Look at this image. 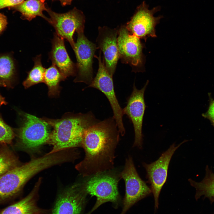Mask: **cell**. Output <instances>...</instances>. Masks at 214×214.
Listing matches in <instances>:
<instances>
[{"mask_svg":"<svg viewBox=\"0 0 214 214\" xmlns=\"http://www.w3.org/2000/svg\"><path fill=\"white\" fill-rule=\"evenodd\" d=\"M24 0H0V9L6 7L15 6Z\"/></svg>","mask_w":214,"mask_h":214,"instance_id":"obj_26","label":"cell"},{"mask_svg":"<svg viewBox=\"0 0 214 214\" xmlns=\"http://www.w3.org/2000/svg\"><path fill=\"white\" fill-rule=\"evenodd\" d=\"M15 66L12 59L9 56H0V86H6L11 84L14 75Z\"/></svg>","mask_w":214,"mask_h":214,"instance_id":"obj_22","label":"cell"},{"mask_svg":"<svg viewBox=\"0 0 214 214\" xmlns=\"http://www.w3.org/2000/svg\"><path fill=\"white\" fill-rule=\"evenodd\" d=\"M119 29H112L106 27L98 28L96 42L98 48L104 55L105 65L110 74L113 76L119 58L117 45Z\"/></svg>","mask_w":214,"mask_h":214,"instance_id":"obj_15","label":"cell"},{"mask_svg":"<svg viewBox=\"0 0 214 214\" xmlns=\"http://www.w3.org/2000/svg\"><path fill=\"white\" fill-rule=\"evenodd\" d=\"M17 132V146L29 153L36 152L48 144L51 132L50 125L44 119L26 113Z\"/></svg>","mask_w":214,"mask_h":214,"instance_id":"obj_4","label":"cell"},{"mask_svg":"<svg viewBox=\"0 0 214 214\" xmlns=\"http://www.w3.org/2000/svg\"><path fill=\"white\" fill-rule=\"evenodd\" d=\"M187 141L185 140L177 145L173 143L156 161L149 164L144 162L143 163L146 171V177L151 185L150 188L154 196L155 207H158L159 195L167 180L169 166L172 157L176 150Z\"/></svg>","mask_w":214,"mask_h":214,"instance_id":"obj_10","label":"cell"},{"mask_svg":"<svg viewBox=\"0 0 214 214\" xmlns=\"http://www.w3.org/2000/svg\"><path fill=\"white\" fill-rule=\"evenodd\" d=\"M49 167L48 160L43 156L33 158L0 176V204L16 196L30 179Z\"/></svg>","mask_w":214,"mask_h":214,"instance_id":"obj_3","label":"cell"},{"mask_svg":"<svg viewBox=\"0 0 214 214\" xmlns=\"http://www.w3.org/2000/svg\"><path fill=\"white\" fill-rule=\"evenodd\" d=\"M0 176L21 164L18 158L7 146L0 144Z\"/></svg>","mask_w":214,"mask_h":214,"instance_id":"obj_20","label":"cell"},{"mask_svg":"<svg viewBox=\"0 0 214 214\" xmlns=\"http://www.w3.org/2000/svg\"><path fill=\"white\" fill-rule=\"evenodd\" d=\"M149 81H147L143 87L138 89L134 83L133 90L128 98L127 104L123 109L124 115H126L132 122L135 133V139L133 147H142L143 135L142 127L143 117L147 106L144 99V94Z\"/></svg>","mask_w":214,"mask_h":214,"instance_id":"obj_12","label":"cell"},{"mask_svg":"<svg viewBox=\"0 0 214 214\" xmlns=\"http://www.w3.org/2000/svg\"><path fill=\"white\" fill-rule=\"evenodd\" d=\"M207 174L204 179L200 182L203 184L207 185H214V174L209 171Z\"/></svg>","mask_w":214,"mask_h":214,"instance_id":"obj_27","label":"cell"},{"mask_svg":"<svg viewBox=\"0 0 214 214\" xmlns=\"http://www.w3.org/2000/svg\"><path fill=\"white\" fill-rule=\"evenodd\" d=\"M87 194L82 183L65 188L57 197L52 214H81Z\"/></svg>","mask_w":214,"mask_h":214,"instance_id":"obj_14","label":"cell"},{"mask_svg":"<svg viewBox=\"0 0 214 214\" xmlns=\"http://www.w3.org/2000/svg\"><path fill=\"white\" fill-rule=\"evenodd\" d=\"M33 60L34 62V66L28 72L27 76L23 83V85L25 88L44 82L46 69L42 63L41 55H37L33 58Z\"/></svg>","mask_w":214,"mask_h":214,"instance_id":"obj_21","label":"cell"},{"mask_svg":"<svg viewBox=\"0 0 214 214\" xmlns=\"http://www.w3.org/2000/svg\"><path fill=\"white\" fill-rule=\"evenodd\" d=\"M111 170L99 173L87 177L82 183L87 194L95 196L96 202L88 214L106 202L117 204L119 199L118 183L121 179L119 174H117Z\"/></svg>","mask_w":214,"mask_h":214,"instance_id":"obj_5","label":"cell"},{"mask_svg":"<svg viewBox=\"0 0 214 214\" xmlns=\"http://www.w3.org/2000/svg\"><path fill=\"white\" fill-rule=\"evenodd\" d=\"M46 11L50 17L49 23L54 28L56 34L66 39L74 50L75 32H84L85 19L81 12L75 8L64 13H58L47 8Z\"/></svg>","mask_w":214,"mask_h":214,"instance_id":"obj_9","label":"cell"},{"mask_svg":"<svg viewBox=\"0 0 214 214\" xmlns=\"http://www.w3.org/2000/svg\"><path fill=\"white\" fill-rule=\"evenodd\" d=\"M120 134L113 117L99 121L85 130L81 147L85 156L75 166L82 176L87 177L112 170Z\"/></svg>","mask_w":214,"mask_h":214,"instance_id":"obj_1","label":"cell"},{"mask_svg":"<svg viewBox=\"0 0 214 214\" xmlns=\"http://www.w3.org/2000/svg\"></svg>","mask_w":214,"mask_h":214,"instance_id":"obj_31","label":"cell"},{"mask_svg":"<svg viewBox=\"0 0 214 214\" xmlns=\"http://www.w3.org/2000/svg\"><path fill=\"white\" fill-rule=\"evenodd\" d=\"M210 96L209 105L207 111L202 114V116L209 119L214 127V99Z\"/></svg>","mask_w":214,"mask_h":214,"instance_id":"obj_25","label":"cell"},{"mask_svg":"<svg viewBox=\"0 0 214 214\" xmlns=\"http://www.w3.org/2000/svg\"><path fill=\"white\" fill-rule=\"evenodd\" d=\"M66 78L56 66L52 65L46 69L44 77V83L47 86L50 96L58 95L59 92V83Z\"/></svg>","mask_w":214,"mask_h":214,"instance_id":"obj_19","label":"cell"},{"mask_svg":"<svg viewBox=\"0 0 214 214\" xmlns=\"http://www.w3.org/2000/svg\"><path fill=\"white\" fill-rule=\"evenodd\" d=\"M101 51L98 56L94 57L98 60L99 67L95 78L86 87L96 89L103 93L108 99L112 110L113 116L120 134L124 136L125 130L123 122L124 115L122 109L116 95L113 80V76L107 70L103 60L101 59Z\"/></svg>","mask_w":214,"mask_h":214,"instance_id":"obj_6","label":"cell"},{"mask_svg":"<svg viewBox=\"0 0 214 214\" xmlns=\"http://www.w3.org/2000/svg\"><path fill=\"white\" fill-rule=\"evenodd\" d=\"M188 181L191 185L197 190L201 191L207 196L214 197V185L204 184L200 182H197L190 179Z\"/></svg>","mask_w":214,"mask_h":214,"instance_id":"obj_24","label":"cell"},{"mask_svg":"<svg viewBox=\"0 0 214 214\" xmlns=\"http://www.w3.org/2000/svg\"><path fill=\"white\" fill-rule=\"evenodd\" d=\"M140 39L131 34L126 26H122L119 29L117 45L119 58L122 63L130 65L135 72L144 70V45Z\"/></svg>","mask_w":214,"mask_h":214,"instance_id":"obj_7","label":"cell"},{"mask_svg":"<svg viewBox=\"0 0 214 214\" xmlns=\"http://www.w3.org/2000/svg\"><path fill=\"white\" fill-rule=\"evenodd\" d=\"M7 24V17L4 14L0 13V34L5 29Z\"/></svg>","mask_w":214,"mask_h":214,"instance_id":"obj_28","label":"cell"},{"mask_svg":"<svg viewBox=\"0 0 214 214\" xmlns=\"http://www.w3.org/2000/svg\"><path fill=\"white\" fill-rule=\"evenodd\" d=\"M52 48L49 56L55 65L66 79L76 74V65L71 59L66 49L64 39L55 32L52 41Z\"/></svg>","mask_w":214,"mask_h":214,"instance_id":"obj_16","label":"cell"},{"mask_svg":"<svg viewBox=\"0 0 214 214\" xmlns=\"http://www.w3.org/2000/svg\"><path fill=\"white\" fill-rule=\"evenodd\" d=\"M15 7V9L21 14V18L29 21L39 16L47 21L49 23L50 19L43 13L47 10L44 2L40 0H27Z\"/></svg>","mask_w":214,"mask_h":214,"instance_id":"obj_18","label":"cell"},{"mask_svg":"<svg viewBox=\"0 0 214 214\" xmlns=\"http://www.w3.org/2000/svg\"><path fill=\"white\" fill-rule=\"evenodd\" d=\"M78 37L74 51L76 58L75 82H83L89 85L93 78V59L96 45L84 35V32L77 33Z\"/></svg>","mask_w":214,"mask_h":214,"instance_id":"obj_11","label":"cell"},{"mask_svg":"<svg viewBox=\"0 0 214 214\" xmlns=\"http://www.w3.org/2000/svg\"><path fill=\"white\" fill-rule=\"evenodd\" d=\"M159 10L158 7L149 10L145 2H143L127 24L126 28L131 34L140 39L146 40L149 37H156L155 27L162 17H155L154 14Z\"/></svg>","mask_w":214,"mask_h":214,"instance_id":"obj_13","label":"cell"},{"mask_svg":"<svg viewBox=\"0 0 214 214\" xmlns=\"http://www.w3.org/2000/svg\"><path fill=\"white\" fill-rule=\"evenodd\" d=\"M42 182L40 177L31 192L19 201L6 207L0 214H47L48 210L39 207L37 204L38 192Z\"/></svg>","mask_w":214,"mask_h":214,"instance_id":"obj_17","label":"cell"},{"mask_svg":"<svg viewBox=\"0 0 214 214\" xmlns=\"http://www.w3.org/2000/svg\"><path fill=\"white\" fill-rule=\"evenodd\" d=\"M41 1L44 2L46 0H40ZM60 1L61 5L63 6L70 5L73 0H57Z\"/></svg>","mask_w":214,"mask_h":214,"instance_id":"obj_29","label":"cell"},{"mask_svg":"<svg viewBox=\"0 0 214 214\" xmlns=\"http://www.w3.org/2000/svg\"><path fill=\"white\" fill-rule=\"evenodd\" d=\"M15 136L12 128L0 119V144H11Z\"/></svg>","mask_w":214,"mask_h":214,"instance_id":"obj_23","label":"cell"},{"mask_svg":"<svg viewBox=\"0 0 214 214\" xmlns=\"http://www.w3.org/2000/svg\"><path fill=\"white\" fill-rule=\"evenodd\" d=\"M119 175L125 184V194L123 208L120 214H125L130 207L149 195L152 191L139 175L131 156L126 159L124 169Z\"/></svg>","mask_w":214,"mask_h":214,"instance_id":"obj_8","label":"cell"},{"mask_svg":"<svg viewBox=\"0 0 214 214\" xmlns=\"http://www.w3.org/2000/svg\"><path fill=\"white\" fill-rule=\"evenodd\" d=\"M6 103L4 98L0 95V106L6 104Z\"/></svg>","mask_w":214,"mask_h":214,"instance_id":"obj_30","label":"cell"},{"mask_svg":"<svg viewBox=\"0 0 214 214\" xmlns=\"http://www.w3.org/2000/svg\"><path fill=\"white\" fill-rule=\"evenodd\" d=\"M44 119L53 128L48 143L53 148L49 153L81 147L85 130L100 121L91 111L69 114L59 119Z\"/></svg>","mask_w":214,"mask_h":214,"instance_id":"obj_2","label":"cell"}]
</instances>
